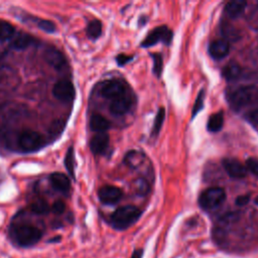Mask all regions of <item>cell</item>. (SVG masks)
<instances>
[{
  "label": "cell",
  "instance_id": "20",
  "mask_svg": "<svg viewBox=\"0 0 258 258\" xmlns=\"http://www.w3.org/2000/svg\"><path fill=\"white\" fill-rule=\"evenodd\" d=\"M143 159H144V155L142 153L138 151H130L126 154L124 158V162L132 168H137L141 165Z\"/></svg>",
  "mask_w": 258,
  "mask_h": 258
},
{
  "label": "cell",
  "instance_id": "25",
  "mask_svg": "<svg viewBox=\"0 0 258 258\" xmlns=\"http://www.w3.org/2000/svg\"><path fill=\"white\" fill-rule=\"evenodd\" d=\"M15 32V28L9 22L1 21L0 22V40H7L13 36Z\"/></svg>",
  "mask_w": 258,
  "mask_h": 258
},
{
  "label": "cell",
  "instance_id": "31",
  "mask_svg": "<svg viewBox=\"0 0 258 258\" xmlns=\"http://www.w3.org/2000/svg\"><path fill=\"white\" fill-rule=\"evenodd\" d=\"M246 166L247 168L255 175L258 176V158L250 157L246 160Z\"/></svg>",
  "mask_w": 258,
  "mask_h": 258
},
{
  "label": "cell",
  "instance_id": "14",
  "mask_svg": "<svg viewBox=\"0 0 258 258\" xmlns=\"http://www.w3.org/2000/svg\"><path fill=\"white\" fill-rule=\"evenodd\" d=\"M109 145V135L107 133H97L90 141V148L94 154H102Z\"/></svg>",
  "mask_w": 258,
  "mask_h": 258
},
{
  "label": "cell",
  "instance_id": "36",
  "mask_svg": "<svg viewBox=\"0 0 258 258\" xmlns=\"http://www.w3.org/2000/svg\"><path fill=\"white\" fill-rule=\"evenodd\" d=\"M142 257V250H136L133 252L131 258H141Z\"/></svg>",
  "mask_w": 258,
  "mask_h": 258
},
{
  "label": "cell",
  "instance_id": "7",
  "mask_svg": "<svg viewBox=\"0 0 258 258\" xmlns=\"http://www.w3.org/2000/svg\"><path fill=\"white\" fill-rule=\"evenodd\" d=\"M126 93V84L120 80H110L101 88V95L110 100L117 99Z\"/></svg>",
  "mask_w": 258,
  "mask_h": 258
},
{
  "label": "cell",
  "instance_id": "6",
  "mask_svg": "<svg viewBox=\"0 0 258 258\" xmlns=\"http://www.w3.org/2000/svg\"><path fill=\"white\" fill-rule=\"evenodd\" d=\"M42 144H43L42 136L35 131H31V130L23 131L18 137V145L20 149L25 152L37 150L38 148L41 147Z\"/></svg>",
  "mask_w": 258,
  "mask_h": 258
},
{
  "label": "cell",
  "instance_id": "15",
  "mask_svg": "<svg viewBox=\"0 0 258 258\" xmlns=\"http://www.w3.org/2000/svg\"><path fill=\"white\" fill-rule=\"evenodd\" d=\"M49 180L53 188H55L56 190L67 192L70 189V186H71L70 179L66 174L61 172L51 173L49 176Z\"/></svg>",
  "mask_w": 258,
  "mask_h": 258
},
{
  "label": "cell",
  "instance_id": "10",
  "mask_svg": "<svg viewBox=\"0 0 258 258\" xmlns=\"http://www.w3.org/2000/svg\"><path fill=\"white\" fill-rule=\"evenodd\" d=\"M122 190L114 185H104L98 191L100 201L105 205H114L122 198Z\"/></svg>",
  "mask_w": 258,
  "mask_h": 258
},
{
  "label": "cell",
  "instance_id": "30",
  "mask_svg": "<svg viewBox=\"0 0 258 258\" xmlns=\"http://www.w3.org/2000/svg\"><path fill=\"white\" fill-rule=\"evenodd\" d=\"M134 185H135V189L139 195H146L149 188V185L144 178H138L137 180H135Z\"/></svg>",
  "mask_w": 258,
  "mask_h": 258
},
{
  "label": "cell",
  "instance_id": "33",
  "mask_svg": "<svg viewBox=\"0 0 258 258\" xmlns=\"http://www.w3.org/2000/svg\"><path fill=\"white\" fill-rule=\"evenodd\" d=\"M133 58V55H127V54H118L116 56V61L119 66H124L126 64L128 61H130Z\"/></svg>",
  "mask_w": 258,
  "mask_h": 258
},
{
  "label": "cell",
  "instance_id": "29",
  "mask_svg": "<svg viewBox=\"0 0 258 258\" xmlns=\"http://www.w3.org/2000/svg\"><path fill=\"white\" fill-rule=\"evenodd\" d=\"M36 25H37L40 29H42V30H44V31H46V32H53V31L55 30V25H54V23H53L52 21H50V20H46V19H37V20H36Z\"/></svg>",
  "mask_w": 258,
  "mask_h": 258
},
{
  "label": "cell",
  "instance_id": "1",
  "mask_svg": "<svg viewBox=\"0 0 258 258\" xmlns=\"http://www.w3.org/2000/svg\"><path fill=\"white\" fill-rule=\"evenodd\" d=\"M10 238L17 246L28 248L41 240L42 231L30 224H18L10 229Z\"/></svg>",
  "mask_w": 258,
  "mask_h": 258
},
{
  "label": "cell",
  "instance_id": "35",
  "mask_svg": "<svg viewBox=\"0 0 258 258\" xmlns=\"http://www.w3.org/2000/svg\"><path fill=\"white\" fill-rule=\"evenodd\" d=\"M249 119L255 123V124H258V109L252 111L250 114H249Z\"/></svg>",
  "mask_w": 258,
  "mask_h": 258
},
{
  "label": "cell",
  "instance_id": "37",
  "mask_svg": "<svg viewBox=\"0 0 258 258\" xmlns=\"http://www.w3.org/2000/svg\"><path fill=\"white\" fill-rule=\"evenodd\" d=\"M59 241H60V236H56V237H53V239L48 240L49 243H57Z\"/></svg>",
  "mask_w": 258,
  "mask_h": 258
},
{
  "label": "cell",
  "instance_id": "18",
  "mask_svg": "<svg viewBox=\"0 0 258 258\" xmlns=\"http://www.w3.org/2000/svg\"><path fill=\"white\" fill-rule=\"evenodd\" d=\"M241 72H242V70H241V67L239 66V63H237L235 61H230L223 68L222 74L226 80L232 81V80L237 79L241 75Z\"/></svg>",
  "mask_w": 258,
  "mask_h": 258
},
{
  "label": "cell",
  "instance_id": "17",
  "mask_svg": "<svg viewBox=\"0 0 258 258\" xmlns=\"http://www.w3.org/2000/svg\"><path fill=\"white\" fill-rule=\"evenodd\" d=\"M109 127H110L109 121L102 115L96 114L91 117L90 128L93 131H95L97 133H106V131L109 129Z\"/></svg>",
  "mask_w": 258,
  "mask_h": 258
},
{
  "label": "cell",
  "instance_id": "3",
  "mask_svg": "<svg viewBox=\"0 0 258 258\" xmlns=\"http://www.w3.org/2000/svg\"><path fill=\"white\" fill-rule=\"evenodd\" d=\"M258 99V88L255 86H243L237 88L230 95L229 101L233 109L240 110Z\"/></svg>",
  "mask_w": 258,
  "mask_h": 258
},
{
  "label": "cell",
  "instance_id": "5",
  "mask_svg": "<svg viewBox=\"0 0 258 258\" xmlns=\"http://www.w3.org/2000/svg\"><path fill=\"white\" fill-rule=\"evenodd\" d=\"M172 39V31L165 25H161L152 29L147 36L143 39L141 46L149 47L156 43L163 42L165 44H169Z\"/></svg>",
  "mask_w": 258,
  "mask_h": 258
},
{
  "label": "cell",
  "instance_id": "11",
  "mask_svg": "<svg viewBox=\"0 0 258 258\" xmlns=\"http://www.w3.org/2000/svg\"><path fill=\"white\" fill-rule=\"evenodd\" d=\"M45 61L55 70H61L66 67L67 61L64 55L54 47H47L43 52Z\"/></svg>",
  "mask_w": 258,
  "mask_h": 258
},
{
  "label": "cell",
  "instance_id": "28",
  "mask_svg": "<svg viewBox=\"0 0 258 258\" xmlns=\"http://www.w3.org/2000/svg\"><path fill=\"white\" fill-rule=\"evenodd\" d=\"M204 98H205V91L201 90L200 93L198 94L197 100L195 102L194 108H192V113H191V118H195V116L204 108Z\"/></svg>",
  "mask_w": 258,
  "mask_h": 258
},
{
  "label": "cell",
  "instance_id": "22",
  "mask_svg": "<svg viewBox=\"0 0 258 258\" xmlns=\"http://www.w3.org/2000/svg\"><path fill=\"white\" fill-rule=\"evenodd\" d=\"M87 34L91 39L98 38L102 34V22L98 19L90 21L87 27Z\"/></svg>",
  "mask_w": 258,
  "mask_h": 258
},
{
  "label": "cell",
  "instance_id": "12",
  "mask_svg": "<svg viewBox=\"0 0 258 258\" xmlns=\"http://www.w3.org/2000/svg\"><path fill=\"white\" fill-rule=\"evenodd\" d=\"M131 105H132L131 98L127 94H125L117 99L112 100L109 109L112 114L121 116L129 111V109L131 108Z\"/></svg>",
  "mask_w": 258,
  "mask_h": 258
},
{
  "label": "cell",
  "instance_id": "34",
  "mask_svg": "<svg viewBox=\"0 0 258 258\" xmlns=\"http://www.w3.org/2000/svg\"><path fill=\"white\" fill-rule=\"evenodd\" d=\"M250 201V195H242L239 196L236 200H235V204L239 207H243L245 205H247Z\"/></svg>",
  "mask_w": 258,
  "mask_h": 258
},
{
  "label": "cell",
  "instance_id": "32",
  "mask_svg": "<svg viewBox=\"0 0 258 258\" xmlns=\"http://www.w3.org/2000/svg\"><path fill=\"white\" fill-rule=\"evenodd\" d=\"M51 212L54 213L55 215H61L64 210H66V205L63 202L61 201H55L52 205H51V208H50Z\"/></svg>",
  "mask_w": 258,
  "mask_h": 258
},
{
  "label": "cell",
  "instance_id": "16",
  "mask_svg": "<svg viewBox=\"0 0 258 258\" xmlns=\"http://www.w3.org/2000/svg\"><path fill=\"white\" fill-rule=\"evenodd\" d=\"M246 6L247 2L244 0L230 1L225 6V13L231 18H236L244 12Z\"/></svg>",
  "mask_w": 258,
  "mask_h": 258
},
{
  "label": "cell",
  "instance_id": "13",
  "mask_svg": "<svg viewBox=\"0 0 258 258\" xmlns=\"http://www.w3.org/2000/svg\"><path fill=\"white\" fill-rule=\"evenodd\" d=\"M230 51V44L226 39H216L211 42L209 46V52L215 59H221L225 57Z\"/></svg>",
  "mask_w": 258,
  "mask_h": 258
},
{
  "label": "cell",
  "instance_id": "19",
  "mask_svg": "<svg viewBox=\"0 0 258 258\" xmlns=\"http://www.w3.org/2000/svg\"><path fill=\"white\" fill-rule=\"evenodd\" d=\"M224 126V113L222 111L213 114L207 124V128L210 132H218Z\"/></svg>",
  "mask_w": 258,
  "mask_h": 258
},
{
  "label": "cell",
  "instance_id": "21",
  "mask_svg": "<svg viewBox=\"0 0 258 258\" xmlns=\"http://www.w3.org/2000/svg\"><path fill=\"white\" fill-rule=\"evenodd\" d=\"M33 42V37L29 34H19L12 42V47L15 49H24Z\"/></svg>",
  "mask_w": 258,
  "mask_h": 258
},
{
  "label": "cell",
  "instance_id": "26",
  "mask_svg": "<svg viewBox=\"0 0 258 258\" xmlns=\"http://www.w3.org/2000/svg\"><path fill=\"white\" fill-rule=\"evenodd\" d=\"M150 55L153 59V73L156 77H160L162 73V68H163L162 56L159 53H151Z\"/></svg>",
  "mask_w": 258,
  "mask_h": 258
},
{
  "label": "cell",
  "instance_id": "8",
  "mask_svg": "<svg viewBox=\"0 0 258 258\" xmlns=\"http://www.w3.org/2000/svg\"><path fill=\"white\" fill-rule=\"evenodd\" d=\"M52 94L56 99L62 102H71L75 99L76 91L74 85L70 81L59 80L53 85Z\"/></svg>",
  "mask_w": 258,
  "mask_h": 258
},
{
  "label": "cell",
  "instance_id": "27",
  "mask_svg": "<svg viewBox=\"0 0 258 258\" xmlns=\"http://www.w3.org/2000/svg\"><path fill=\"white\" fill-rule=\"evenodd\" d=\"M64 165L68 169V171L71 173V175L75 176V167H74V148L70 147L67 155L64 157Z\"/></svg>",
  "mask_w": 258,
  "mask_h": 258
},
{
  "label": "cell",
  "instance_id": "9",
  "mask_svg": "<svg viewBox=\"0 0 258 258\" xmlns=\"http://www.w3.org/2000/svg\"><path fill=\"white\" fill-rule=\"evenodd\" d=\"M223 167L228 175L235 179H240L246 176L247 169L246 167L236 158H224L222 160Z\"/></svg>",
  "mask_w": 258,
  "mask_h": 258
},
{
  "label": "cell",
  "instance_id": "4",
  "mask_svg": "<svg viewBox=\"0 0 258 258\" xmlns=\"http://www.w3.org/2000/svg\"><path fill=\"white\" fill-rule=\"evenodd\" d=\"M226 200V192L224 188L219 186L210 187L202 192L199 198V204L202 209L210 211L221 206Z\"/></svg>",
  "mask_w": 258,
  "mask_h": 258
},
{
  "label": "cell",
  "instance_id": "2",
  "mask_svg": "<svg viewBox=\"0 0 258 258\" xmlns=\"http://www.w3.org/2000/svg\"><path fill=\"white\" fill-rule=\"evenodd\" d=\"M141 216V211L132 205L118 208L110 218L113 228L116 230H125L133 225Z\"/></svg>",
  "mask_w": 258,
  "mask_h": 258
},
{
  "label": "cell",
  "instance_id": "24",
  "mask_svg": "<svg viewBox=\"0 0 258 258\" xmlns=\"http://www.w3.org/2000/svg\"><path fill=\"white\" fill-rule=\"evenodd\" d=\"M164 117H165V110L164 108L160 107L157 111V114L155 116L154 119V123H153V127H152V131H151V136H157L159 134V131L161 129V126L163 124L164 121Z\"/></svg>",
  "mask_w": 258,
  "mask_h": 258
},
{
  "label": "cell",
  "instance_id": "38",
  "mask_svg": "<svg viewBox=\"0 0 258 258\" xmlns=\"http://www.w3.org/2000/svg\"><path fill=\"white\" fill-rule=\"evenodd\" d=\"M254 202H255V204L258 206V197H257V198L254 200Z\"/></svg>",
  "mask_w": 258,
  "mask_h": 258
},
{
  "label": "cell",
  "instance_id": "23",
  "mask_svg": "<svg viewBox=\"0 0 258 258\" xmlns=\"http://www.w3.org/2000/svg\"><path fill=\"white\" fill-rule=\"evenodd\" d=\"M30 210L32 213H34L36 215H45L49 212L50 208H49L48 204L46 203V201H44L43 199H38L31 203Z\"/></svg>",
  "mask_w": 258,
  "mask_h": 258
}]
</instances>
